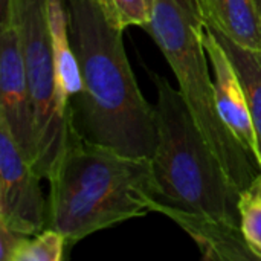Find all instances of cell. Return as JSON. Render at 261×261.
I'll list each match as a JSON object with an SVG mask.
<instances>
[{
	"mask_svg": "<svg viewBox=\"0 0 261 261\" xmlns=\"http://www.w3.org/2000/svg\"><path fill=\"white\" fill-rule=\"evenodd\" d=\"M150 211L161 213L177 223L196 242L205 260H260L246 242L240 226L214 219L211 216L174 208L156 199L150 202Z\"/></svg>",
	"mask_w": 261,
	"mask_h": 261,
	"instance_id": "obj_9",
	"label": "cell"
},
{
	"mask_svg": "<svg viewBox=\"0 0 261 261\" xmlns=\"http://www.w3.org/2000/svg\"><path fill=\"white\" fill-rule=\"evenodd\" d=\"M144 29L171 66L196 125L226 174L242 193L248 191L261 170L219 113L197 0H154L153 17Z\"/></svg>",
	"mask_w": 261,
	"mask_h": 261,
	"instance_id": "obj_4",
	"label": "cell"
},
{
	"mask_svg": "<svg viewBox=\"0 0 261 261\" xmlns=\"http://www.w3.org/2000/svg\"><path fill=\"white\" fill-rule=\"evenodd\" d=\"M202 18L234 43L261 52V20L255 0H197Z\"/></svg>",
	"mask_w": 261,
	"mask_h": 261,
	"instance_id": "obj_10",
	"label": "cell"
},
{
	"mask_svg": "<svg viewBox=\"0 0 261 261\" xmlns=\"http://www.w3.org/2000/svg\"><path fill=\"white\" fill-rule=\"evenodd\" d=\"M38 132L35 171L52 176L67 142L69 112L61 106L47 24V0H15V20Z\"/></svg>",
	"mask_w": 261,
	"mask_h": 261,
	"instance_id": "obj_5",
	"label": "cell"
},
{
	"mask_svg": "<svg viewBox=\"0 0 261 261\" xmlns=\"http://www.w3.org/2000/svg\"><path fill=\"white\" fill-rule=\"evenodd\" d=\"M240 228L251 249L261 260V199L251 191L242 193L240 197Z\"/></svg>",
	"mask_w": 261,
	"mask_h": 261,
	"instance_id": "obj_15",
	"label": "cell"
},
{
	"mask_svg": "<svg viewBox=\"0 0 261 261\" xmlns=\"http://www.w3.org/2000/svg\"><path fill=\"white\" fill-rule=\"evenodd\" d=\"M41 176L21 156L8 128L0 124V223L9 229L35 236L49 228L47 200L40 187Z\"/></svg>",
	"mask_w": 261,
	"mask_h": 261,
	"instance_id": "obj_6",
	"label": "cell"
},
{
	"mask_svg": "<svg viewBox=\"0 0 261 261\" xmlns=\"http://www.w3.org/2000/svg\"><path fill=\"white\" fill-rule=\"evenodd\" d=\"M15 20V0H0V29L12 26Z\"/></svg>",
	"mask_w": 261,
	"mask_h": 261,
	"instance_id": "obj_17",
	"label": "cell"
},
{
	"mask_svg": "<svg viewBox=\"0 0 261 261\" xmlns=\"http://www.w3.org/2000/svg\"><path fill=\"white\" fill-rule=\"evenodd\" d=\"M107 15L122 29L127 26L145 28L154 11V0H101Z\"/></svg>",
	"mask_w": 261,
	"mask_h": 261,
	"instance_id": "obj_14",
	"label": "cell"
},
{
	"mask_svg": "<svg viewBox=\"0 0 261 261\" xmlns=\"http://www.w3.org/2000/svg\"><path fill=\"white\" fill-rule=\"evenodd\" d=\"M81 90L69 102V125L84 139L132 158H153L156 107L142 96L122 32L98 0H66Z\"/></svg>",
	"mask_w": 261,
	"mask_h": 261,
	"instance_id": "obj_1",
	"label": "cell"
},
{
	"mask_svg": "<svg viewBox=\"0 0 261 261\" xmlns=\"http://www.w3.org/2000/svg\"><path fill=\"white\" fill-rule=\"evenodd\" d=\"M0 124L8 128L21 156L35 168L38 132L15 24L0 29Z\"/></svg>",
	"mask_w": 261,
	"mask_h": 261,
	"instance_id": "obj_7",
	"label": "cell"
},
{
	"mask_svg": "<svg viewBox=\"0 0 261 261\" xmlns=\"http://www.w3.org/2000/svg\"><path fill=\"white\" fill-rule=\"evenodd\" d=\"M47 24L57 70L58 95L61 106L69 112L70 99L81 90V73L70 41L67 5H64V0H47Z\"/></svg>",
	"mask_w": 261,
	"mask_h": 261,
	"instance_id": "obj_11",
	"label": "cell"
},
{
	"mask_svg": "<svg viewBox=\"0 0 261 261\" xmlns=\"http://www.w3.org/2000/svg\"><path fill=\"white\" fill-rule=\"evenodd\" d=\"M205 24L213 29L217 40L225 47L245 87V93L248 98V106H249V112H251V118L254 122L255 136H257V144H258L257 161L261 170V52L243 47L234 43L226 35H223L214 26L208 23Z\"/></svg>",
	"mask_w": 261,
	"mask_h": 261,
	"instance_id": "obj_12",
	"label": "cell"
},
{
	"mask_svg": "<svg viewBox=\"0 0 261 261\" xmlns=\"http://www.w3.org/2000/svg\"><path fill=\"white\" fill-rule=\"evenodd\" d=\"M29 236L15 232L0 223V260L12 261L18 248L24 243Z\"/></svg>",
	"mask_w": 261,
	"mask_h": 261,
	"instance_id": "obj_16",
	"label": "cell"
},
{
	"mask_svg": "<svg viewBox=\"0 0 261 261\" xmlns=\"http://www.w3.org/2000/svg\"><path fill=\"white\" fill-rule=\"evenodd\" d=\"M257 3V8H258V14H260V20H261V0H255Z\"/></svg>",
	"mask_w": 261,
	"mask_h": 261,
	"instance_id": "obj_19",
	"label": "cell"
},
{
	"mask_svg": "<svg viewBox=\"0 0 261 261\" xmlns=\"http://www.w3.org/2000/svg\"><path fill=\"white\" fill-rule=\"evenodd\" d=\"M248 191H251L252 194H255V196H258L261 199V174L254 180V184L251 185V188L248 190Z\"/></svg>",
	"mask_w": 261,
	"mask_h": 261,
	"instance_id": "obj_18",
	"label": "cell"
},
{
	"mask_svg": "<svg viewBox=\"0 0 261 261\" xmlns=\"http://www.w3.org/2000/svg\"><path fill=\"white\" fill-rule=\"evenodd\" d=\"M98 2H101V0H98Z\"/></svg>",
	"mask_w": 261,
	"mask_h": 261,
	"instance_id": "obj_20",
	"label": "cell"
},
{
	"mask_svg": "<svg viewBox=\"0 0 261 261\" xmlns=\"http://www.w3.org/2000/svg\"><path fill=\"white\" fill-rule=\"evenodd\" d=\"M156 90L158 147L151 158L156 200L240 226L242 191L196 125L182 95L148 70Z\"/></svg>",
	"mask_w": 261,
	"mask_h": 261,
	"instance_id": "obj_3",
	"label": "cell"
},
{
	"mask_svg": "<svg viewBox=\"0 0 261 261\" xmlns=\"http://www.w3.org/2000/svg\"><path fill=\"white\" fill-rule=\"evenodd\" d=\"M67 248L66 239L54 228L28 237L18 248L12 261H60L63 260L64 249Z\"/></svg>",
	"mask_w": 261,
	"mask_h": 261,
	"instance_id": "obj_13",
	"label": "cell"
},
{
	"mask_svg": "<svg viewBox=\"0 0 261 261\" xmlns=\"http://www.w3.org/2000/svg\"><path fill=\"white\" fill-rule=\"evenodd\" d=\"M49 228L67 246L125 220L145 216L156 199L150 158H132L84 141L70 125L49 177Z\"/></svg>",
	"mask_w": 261,
	"mask_h": 261,
	"instance_id": "obj_2",
	"label": "cell"
},
{
	"mask_svg": "<svg viewBox=\"0 0 261 261\" xmlns=\"http://www.w3.org/2000/svg\"><path fill=\"white\" fill-rule=\"evenodd\" d=\"M203 46L214 72V92L219 113L226 127L258 164V144L242 80L211 28L203 23ZM260 167V165H258Z\"/></svg>",
	"mask_w": 261,
	"mask_h": 261,
	"instance_id": "obj_8",
	"label": "cell"
}]
</instances>
